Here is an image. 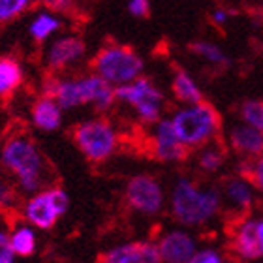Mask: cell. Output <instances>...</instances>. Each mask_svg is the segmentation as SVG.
<instances>
[{
    "mask_svg": "<svg viewBox=\"0 0 263 263\" xmlns=\"http://www.w3.org/2000/svg\"><path fill=\"white\" fill-rule=\"evenodd\" d=\"M0 160L25 192H34L42 186L45 175L44 156L30 137L17 136L8 139L2 148Z\"/></svg>",
    "mask_w": 263,
    "mask_h": 263,
    "instance_id": "obj_1",
    "label": "cell"
},
{
    "mask_svg": "<svg viewBox=\"0 0 263 263\" xmlns=\"http://www.w3.org/2000/svg\"><path fill=\"white\" fill-rule=\"evenodd\" d=\"M47 94L59 102L62 109H70L77 105L94 104L98 109H109L117 100L115 88L104 77L87 76L71 81H51L47 85Z\"/></svg>",
    "mask_w": 263,
    "mask_h": 263,
    "instance_id": "obj_2",
    "label": "cell"
},
{
    "mask_svg": "<svg viewBox=\"0 0 263 263\" xmlns=\"http://www.w3.org/2000/svg\"><path fill=\"white\" fill-rule=\"evenodd\" d=\"M220 209V194L214 188L196 186L192 181L181 179L171 194V211L182 226H201L213 218Z\"/></svg>",
    "mask_w": 263,
    "mask_h": 263,
    "instance_id": "obj_3",
    "label": "cell"
},
{
    "mask_svg": "<svg viewBox=\"0 0 263 263\" xmlns=\"http://www.w3.org/2000/svg\"><path fill=\"white\" fill-rule=\"evenodd\" d=\"M177 136L188 148L203 147L213 139L220 130V115L211 104L197 102L188 109L175 113L171 119Z\"/></svg>",
    "mask_w": 263,
    "mask_h": 263,
    "instance_id": "obj_4",
    "label": "cell"
},
{
    "mask_svg": "<svg viewBox=\"0 0 263 263\" xmlns=\"http://www.w3.org/2000/svg\"><path fill=\"white\" fill-rule=\"evenodd\" d=\"M94 70L111 85H124L141 76L143 61L136 51L126 45H109L94 59Z\"/></svg>",
    "mask_w": 263,
    "mask_h": 263,
    "instance_id": "obj_5",
    "label": "cell"
},
{
    "mask_svg": "<svg viewBox=\"0 0 263 263\" xmlns=\"http://www.w3.org/2000/svg\"><path fill=\"white\" fill-rule=\"evenodd\" d=\"M73 141L87 160L100 164L105 162L117 148V134L107 121H88L73 128Z\"/></svg>",
    "mask_w": 263,
    "mask_h": 263,
    "instance_id": "obj_6",
    "label": "cell"
},
{
    "mask_svg": "<svg viewBox=\"0 0 263 263\" xmlns=\"http://www.w3.org/2000/svg\"><path fill=\"white\" fill-rule=\"evenodd\" d=\"M117 100H122L126 104L134 105L137 115L143 122H156L160 119V104H162V92L148 81L147 77H137L134 81L119 85L115 88Z\"/></svg>",
    "mask_w": 263,
    "mask_h": 263,
    "instance_id": "obj_7",
    "label": "cell"
},
{
    "mask_svg": "<svg viewBox=\"0 0 263 263\" xmlns=\"http://www.w3.org/2000/svg\"><path fill=\"white\" fill-rule=\"evenodd\" d=\"M70 199L61 188H51L36 196L25 207V218L38 230H51L57 220L68 211Z\"/></svg>",
    "mask_w": 263,
    "mask_h": 263,
    "instance_id": "obj_8",
    "label": "cell"
},
{
    "mask_svg": "<svg viewBox=\"0 0 263 263\" xmlns=\"http://www.w3.org/2000/svg\"><path fill=\"white\" fill-rule=\"evenodd\" d=\"M126 201L137 213L156 214L164 207V192L158 181L151 175H137L128 182Z\"/></svg>",
    "mask_w": 263,
    "mask_h": 263,
    "instance_id": "obj_9",
    "label": "cell"
},
{
    "mask_svg": "<svg viewBox=\"0 0 263 263\" xmlns=\"http://www.w3.org/2000/svg\"><path fill=\"white\" fill-rule=\"evenodd\" d=\"M153 153L162 162H181L186 158L188 147L179 139L171 121H160L153 136Z\"/></svg>",
    "mask_w": 263,
    "mask_h": 263,
    "instance_id": "obj_10",
    "label": "cell"
},
{
    "mask_svg": "<svg viewBox=\"0 0 263 263\" xmlns=\"http://www.w3.org/2000/svg\"><path fill=\"white\" fill-rule=\"evenodd\" d=\"M160 258L167 263H192L196 242L184 231H171L158 242Z\"/></svg>",
    "mask_w": 263,
    "mask_h": 263,
    "instance_id": "obj_11",
    "label": "cell"
},
{
    "mask_svg": "<svg viewBox=\"0 0 263 263\" xmlns=\"http://www.w3.org/2000/svg\"><path fill=\"white\" fill-rule=\"evenodd\" d=\"M102 261L109 263H158L160 258L158 247L151 242H134V245H124V247L113 248L111 252L104 256Z\"/></svg>",
    "mask_w": 263,
    "mask_h": 263,
    "instance_id": "obj_12",
    "label": "cell"
},
{
    "mask_svg": "<svg viewBox=\"0 0 263 263\" xmlns=\"http://www.w3.org/2000/svg\"><path fill=\"white\" fill-rule=\"evenodd\" d=\"M85 53V44L79 38H62L57 40L55 44L51 45L49 55H47V62L53 70H62L68 64L76 62L77 59H81Z\"/></svg>",
    "mask_w": 263,
    "mask_h": 263,
    "instance_id": "obj_13",
    "label": "cell"
},
{
    "mask_svg": "<svg viewBox=\"0 0 263 263\" xmlns=\"http://www.w3.org/2000/svg\"><path fill=\"white\" fill-rule=\"evenodd\" d=\"M32 121L40 130L55 132L62 122V107L53 96L40 98L32 105Z\"/></svg>",
    "mask_w": 263,
    "mask_h": 263,
    "instance_id": "obj_14",
    "label": "cell"
},
{
    "mask_svg": "<svg viewBox=\"0 0 263 263\" xmlns=\"http://www.w3.org/2000/svg\"><path fill=\"white\" fill-rule=\"evenodd\" d=\"M231 147L247 156H259L263 153V132L252 126H237L231 130Z\"/></svg>",
    "mask_w": 263,
    "mask_h": 263,
    "instance_id": "obj_15",
    "label": "cell"
},
{
    "mask_svg": "<svg viewBox=\"0 0 263 263\" xmlns=\"http://www.w3.org/2000/svg\"><path fill=\"white\" fill-rule=\"evenodd\" d=\"M235 250L241 258L247 259H256L261 256V248H259V239L258 231H256V222L248 220L245 224L239 226V230L235 233Z\"/></svg>",
    "mask_w": 263,
    "mask_h": 263,
    "instance_id": "obj_16",
    "label": "cell"
},
{
    "mask_svg": "<svg viewBox=\"0 0 263 263\" xmlns=\"http://www.w3.org/2000/svg\"><path fill=\"white\" fill-rule=\"evenodd\" d=\"M23 81L21 66L15 59L4 57L0 59V96H8L15 90Z\"/></svg>",
    "mask_w": 263,
    "mask_h": 263,
    "instance_id": "obj_17",
    "label": "cell"
},
{
    "mask_svg": "<svg viewBox=\"0 0 263 263\" xmlns=\"http://www.w3.org/2000/svg\"><path fill=\"white\" fill-rule=\"evenodd\" d=\"M173 92L181 102H186V104H197L201 102V90L196 85L192 77L188 76L186 71L179 70L175 73V79H173Z\"/></svg>",
    "mask_w": 263,
    "mask_h": 263,
    "instance_id": "obj_18",
    "label": "cell"
},
{
    "mask_svg": "<svg viewBox=\"0 0 263 263\" xmlns=\"http://www.w3.org/2000/svg\"><path fill=\"white\" fill-rule=\"evenodd\" d=\"M8 247L15 252V256L27 258L36 248V235L28 226H21L11 233V237H8Z\"/></svg>",
    "mask_w": 263,
    "mask_h": 263,
    "instance_id": "obj_19",
    "label": "cell"
},
{
    "mask_svg": "<svg viewBox=\"0 0 263 263\" xmlns=\"http://www.w3.org/2000/svg\"><path fill=\"white\" fill-rule=\"evenodd\" d=\"M226 197L230 199L237 209H248L252 205V190L245 179H230L224 186Z\"/></svg>",
    "mask_w": 263,
    "mask_h": 263,
    "instance_id": "obj_20",
    "label": "cell"
},
{
    "mask_svg": "<svg viewBox=\"0 0 263 263\" xmlns=\"http://www.w3.org/2000/svg\"><path fill=\"white\" fill-rule=\"evenodd\" d=\"M59 27H61V21L55 15H51V13H40L32 21V25H30V34H32V38L36 42H44L55 30H59Z\"/></svg>",
    "mask_w": 263,
    "mask_h": 263,
    "instance_id": "obj_21",
    "label": "cell"
},
{
    "mask_svg": "<svg viewBox=\"0 0 263 263\" xmlns=\"http://www.w3.org/2000/svg\"><path fill=\"white\" fill-rule=\"evenodd\" d=\"M241 117L248 126L258 128L259 132H263V102H259V100L245 102L241 107Z\"/></svg>",
    "mask_w": 263,
    "mask_h": 263,
    "instance_id": "obj_22",
    "label": "cell"
},
{
    "mask_svg": "<svg viewBox=\"0 0 263 263\" xmlns=\"http://www.w3.org/2000/svg\"><path fill=\"white\" fill-rule=\"evenodd\" d=\"M32 0H0V23L11 21L30 6Z\"/></svg>",
    "mask_w": 263,
    "mask_h": 263,
    "instance_id": "obj_23",
    "label": "cell"
},
{
    "mask_svg": "<svg viewBox=\"0 0 263 263\" xmlns=\"http://www.w3.org/2000/svg\"><path fill=\"white\" fill-rule=\"evenodd\" d=\"M224 162V151L218 147L203 148L199 154V167L205 171H216Z\"/></svg>",
    "mask_w": 263,
    "mask_h": 263,
    "instance_id": "obj_24",
    "label": "cell"
},
{
    "mask_svg": "<svg viewBox=\"0 0 263 263\" xmlns=\"http://www.w3.org/2000/svg\"><path fill=\"white\" fill-rule=\"evenodd\" d=\"M190 49H192L196 55L207 59L209 62H214V64H228L226 55L213 44H207V42H197V44H194Z\"/></svg>",
    "mask_w": 263,
    "mask_h": 263,
    "instance_id": "obj_25",
    "label": "cell"
},
{
    "mask_svg": "<svg viewBox=\"0 0 263 263\" xmlns=\"http://www.w3.org/2000/svg\"><path fill=\"white\" fill-rule=\"evenodd\" d=\"M222 261V256L214 250H201V252H196L192 258V263H220Z\"/></svg>",
    "mask_w": 263,
    "mask_h": 263,
    "instance_id": "obj_26",
    "label": "cell"
},
{
    "mask_svg": "<svg viewBox=\"0 0 263 263\" xmlns=\"http://www.w3.org/2000/svg\"><path fill=\"white\" fill-rule=\"evenodd\" d=\"M248 179L256 184V186L259 188L263 192V153L259 154V158H258V162L254 164V167H252V173L248 175Z\"/></svg>",
    "mask_w": 263,
    "mask_h": 263,
    "instance_id": "obj_27",
    "label": "cell"
},
{
    "mask_svg": "<svg viewBox=\"0 0 263 263\" xmlns=\"http://www.w3.org/2000/svg\"><path fill=\"white\" fill-rule=\"evenodd\" d=\"M130 13H134L136 17H147L151 11L148 0H130Z\"/></svg>",
    "mask_w": 263,
    "mask_h": 263,
    "instance_id": "obj_28",
    "label": "cell"
},
{
    "mask_svg": "<svg viewBox=\"0 0 263 263\" xmlns=\"http://www.w3.org/2000/svg\"><path fill=\"white\" fill-rule=\"evenodd\" d=\"M13 201V190L4 181H0V209L10 207Z\"/></svg>",
    "mask_w": 263,
    "mask_h": 263,
    "instance_id": "obj_29",
    "label": "cell"
},
{
    "mask_svg": "<svg viewBox=\"0 0 263 263\" xmlns=\"http://www.w3.org/2000/svg\"><path fill=\"white\" fill-rule=\"evenodd\" d=\"M15 261V252L8 245L0 247V263H13Z\"/></svg>",
    "mask_w": 263,
    "mask_h": 263,
    "instance_id": "obj_30",
    "label": "cell"
},
{
    "mask_svg": "<svg viewBox=\"0 0 263 263\" xmlns=\"http://www.w3.org/2000/svg\"><path fill=\"white\" fill-rule=\"evenodd\" d=\"M45 8H49V10H64L66 6L70 4V0H38Z\"/></svg>",
    "mask_w": 263,
    "mask_h": 263,
    "instance_id": "obj_31",
    "label": "cell"
},
{
    "mask_svg": "<svg viewBox=\"0 0 263 263\" xmlns=\"http://www.w3.org/2000/svg\"><path fill=\"white\" fill-rule=\"evenodd\" d=\"M213 19H214V21H216V23H218V25H222V23H226V21H228V13H226V11H222V10L214 11Z\"/></svg>",
    "mask_w": 263,
    "mask_h": 263,
    "instance_id": "obj_32",
    "label": "cell"
},
{
    "mask_svg": "<svg viewBox=\"0 0 263 263\" xmlns=\"http://www.w3.org/2000/svg\"><path fill=\"white\" fill-rule=\"evenodd\" d=\"M256 231H258L259 248H261V256H263V220L261 222H256Z\"/></svg>",
    "mask_w": 263,
    "mask_h": 263,
    "instance_id": "obj_33",
    "label": "cell"
},
{
    "mask_svg": "<svg viewBox=\"0 0 263 263\" xmlns=\"http://www.w3.org/2000/svg\"><path fill=\"white\" fill-rule=\"evenodd\" d=\"M4 245H8V235H6L4 231L0 230V247H4Z\"/></svg>",
    "mask_w": 263,
    "mask_h": 263,
    "instance_id": "obj_34",
    "label": "cell"
}]
</instances>
